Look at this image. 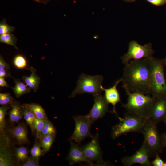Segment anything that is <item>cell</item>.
Returning a JSON list of instances; mask_svg holds the SVG:
<instances>
[{
    "label": "cell",
    "mask_w": 166,
    "mask_h": 166,
    "mask_svg": "<svg viewBox=\"0 0 166 166\" xmlns=\"http://www.w3.org/2000/svg\"><path fill=\"white\" fill-rule=\"evenodd\" d=\"M151 76L148 58L132 60L124 69L122 87L125 91L150 94Z\"/></svg>",
    "instance_id": "cell-1"
},
{
    "label": "cell",
    "mask_w": 166,
    "mask_h": 166,
    "mask_svg": "<svg viewBox=\"0 0 166 166\" xmlns=\"http://www.w3.org/2000/svg\"><path fill=\"white\" fill-rule=\"evenodd\" d=\"M128 96L127 102L123 106L127 112L148 117L155 98L148 94L125 91Z\"/></svg>",
    "instance_id": "cell-2"
},
{
    "label": "cell",
    "mask_w": 166,
    "mask_h": 166,
    "mask_svg": "<svg viewBox=\"0 0 166 166\" xmlns=\"http://www.w3.org/2000/svg\"><path fill=\"white\" fill-rule=\"evenodd\" d=\"M151 76L150 93L154 98L166 96V82L164 75V59L153 57L148 58Z\"/></svg>",
    "instance_id": "cell-3"
},
{
    "label": "cell",
    "mask_w": 166,
    "mask_h": 166,
    "mask_svg": "<svg viewBox=\"0 0 166 166\" xmlns=\"http://www.w3.org/2000/svg\"><path fill=\"white\" fill-rule=\"evenodd\" d=\"M120 122L112 127L111 136L115 139L122 134L129 132L142 133L146 119L148 117H142L128 112L123 118L117 117Z\"/></svg>",
    "instance_id": "cell-4"
},
{
    "label": "cell",
    "mask_w": 166,
    "mask_h": 166,
    "mask_svg": "<svg viewBox=\"0 0 166 166\" xmlns=\"http://www.w3.org/2000/svg\"><path fill=\"white\" fill-rule=\"evenodd\" d=\"M157 124L150 118H147L142 132L144 136L143 142L147 148L150 157H155L161 152L164 147Z\"/></svg>",
    "instance_id": "cell-5"
},
{
    "label": "cell",
    "mask_w": 166,
    "mask_h": 166,
    "mask_svg": "<svg viewBox=\"0 0 166 166\" xmlns=\"http://www.w3.org/2000/svg\"><path fill=\"white\" fill-rule=\"evenodd\" d=\"M103 77L101 75L91 76L81 74L78 77L76 86L69 98L74 97L77 94L89 93L93 96L101 94L103 91L102 85Z\"/></svg>",
    "instance_id": "cell-6"
},
{
    "label": "cell",
    "mask_w": 166,
    "mask_h": 166,
    "mask_svg": "<svg viewBox=\"0 0 166 166\" xmlns=\"http://www.w3.org/2000/svg\"><path fill=\"white\" fill-rule=\"evenodd\" d=\"M154 53L151 43L142 45L133 41L129 43L127 53L121 58L123 63L126 65L132 60H140L152 57Z\"/></svg>",
    "instance_id": "cell-7"
},
{
    "label": "cell",
    "mask_w": 166,
    "mask_h": 166,
    "mask_svg": "<svg viewBox=\"0 0 166 166\" xmlns=\"http://www.w3.org/2000/svg\"><path fill=\"white\" fill-rule=\"evenodd\" d=\"M73 119L75 122V128L69 140H74L79 144L87 137L93 138L90 130L93 123L87 115L75 116L73 117Z\"/></svg>",
    "instance_id": "cell-8"
},
{
    "label": "cell",
    "mask_w": 166,
    "mask_h": 166,
    "mask_svg": "<svg viewBox=\"0 0 166 166\" xmlns=\"http://www.w3.org/2000/svg\"><path fill=\"white\" fill-rule=\"evenodd\" d=\"M92 138L90 142L81 147L84 155L91 162H96L97 165L108 164L103 160L98 142V133H97Z\"/></svg>",
    "instance_id": "cell-9"
},
{
    "label": "cell",
    "mask_w": 166,
    "mask_h": 166,
    "mask_svg": "<svg viewBox=\"0 0 166 166\" xmlns=\"http://www.w3.org/2000/svg\"><path fill=\"white\" fill-rule=\"evenodd\" d=\"M149 157L147 148L143 142L141 147L134 154L123 158L121 161L125 166H130L136 163L140 164L143 166H150L152 164L149 160Z\"/></svg>",
    "instance_id": "cell-10"
},
{
    "label": "cell",
    "mask_w": 166,
    "mask_h": 166,
    "mask_svg": "<svg viewBox=\"0 0 166 166\" xmlns=\"http://www.w3.org/2000/svg\"><path fill=\"white\" fill-rule=\"evenodd\" d=\"M94 103L90 112L87 114L93 123L101 118L108 111L109 103L104 96L101 94L93 96Z\"/></svg>",
    "instance_id": "cell-11"
},
{
    "label": "cell",
    "mask_w": 166,
    "mask_h": 166,
    "mask_svg": "<svg viewBox=\"0 0 166 166\" xmlns=\"http://www.w3.org/2000/svg\"><path fill=\"white\" fill-rule=\"evenodd\" d=\"M155 98L148 117L157 124L166 115V96Z\"/></svg>",
    "instance_id": "cell-12"
},
{
    "label": "cell",
    "mask_w": 166,
    "mask_h": 166,
    "mask_svg": "<svg viewBox=\"0 0 166 166\" xmlns=\"http://www.w3.org/2000/svg\"><path fill=\"white\" fill-rule=\"evenodd\" d=\"M4 133H1L0 166H11L14 165V163L9 147L10 141Z\"/></svg>",
    "instance_id": "cell-13"
},
{
    "label": "cell",
    "mask_w": 166,
    "mask_h": 166,
    "mask_svg": "<svg viewBox=\"0 0 166 166\" xmlns=\"http://www.w3.org/2000/svg\"><path fill=\"white\" fill-rule=\"evenodd\" d=\"M67 159L71 165L83 162H85L90 166L95 165L86 158L78 144L72 142H71L70 148Z\"/></svg>",
    "instance_id": "cell-14"
},
{
    "label": "cell",
    "mask_w": 166,
    "mask_h": 166,
    "mask_svg": "<svg viewBox=\"0 0 166 166\" xmlns=\"http://www.w3.org/2000/svg\"><path fill=\"white\" fill-rule=\"evenodd\" d=\"M121 78L119 79L116 81L113 86L109 88L105 89L103 87V91L105 92L104 97L105 99L109 104H111L113 105V112L117 117L118 116L116 111L115 106L117 103L120 101V99L117 87L119 83L121 81Z\"/></svg>",
    "instance_id": "cell-15"
},
{
    "label": "cell",
    "mask_w": 166,
    "mask_h": 166,
    "mask_svg": "<svg viewBox=\"0 0 166 166\" xmlns=\"http://www.w3.org/2000/svg\"><path fill=\"white\" fill-rule=\"evenodd\" d=\"M9 132L18 144L23 145L28 142L27 130L23 124H19L10 129Z\"/></svg>",
    "instance_id": "cell-16"
},
{
    "label": "cell",
    "mask_w": 166,
    "mask_h": 166,
    "mask_svg": "<svg viewBox=\"0 0 166 166\" xmlns=\"http://www.w3.org/2000/svg\"><path fill=\"white\" fill-rule=\"evenodd\" d=\"M30 69L31 72L30 75L23 76L22 80L28 87L36 92L39 88L40 78L37 74L36 70L34 68L31 67Z\"/></svg>",
    "instance_id": "cell-17"
},
{
    "label": "cell",
    "mask_w": 166,
    "mask_h": 166,
    "mask_svg": "<svg viewBox=\"0 0 166 166\" xmlns=\"http://www.w3.org/2000/svg\"><path fill=\"white\" fill-rule=\"evenodd\" d=\"M10 106L11 109L9 113L10 120L12 123H17L22 118L23 115L22 105L15 101Z\"/></svg>",
    "instance_id": "cell-18"
},
{
    "label": "cell",
    "mask_w": 166,
    "mask_h": 166,
    "mask_svg": "<svg viewBox=\"0 0 166 166\" xmlns=\"http://www.w3.org/2000/svg\"><path fill=\"white\" fill-rule=\"evenodd\" d=\"M11 77L13 79L15 83L14 87L12 89L14 94L17 97H19L31 91V89L19 79H16L12 77Z\"/></svg>",
    "instance_id": "cell-19"
},
{
    "label": "cell",
    "mask_w": 166,
    "mask_h": 166,
    "mask_svg": "<svg viewBox=\"0 0 166 166\" xmlns=\"http://www.w3.org/2000/svg\"><path fill=\"white\" fill-rule=\"evenodd\" d=\"M24 105L32 111L37 118L42 119H47L44 109L39 104L31 103L25 104Z\"/></svg>",
    "instance_id": "cell-20"
},
{
    "label": "cell",
    "mask_w": 166,
    "mask_h": 166,
    "mask_svg": "<svg viewBox=\"0 0 166 166\" xmlns=\"http://www.w3.org/2000/svg\"><path fill=\"white\" fill-rule=\"evenodd\" d=\"M55 136L48 135L42 136L39 138L40 144L43 148V152L48 151L54 140Z\"/></svg>",
    "instance_id": "cell-21"
},
{
    "label": "cell",
    "mask_w": 166,
    "mask_h": 166,
    "mask_svg": "<svg viewBox=\"0 0 166 166\" xmlns=\"http://www.w3.org/2000/svg\"><path fill=\"white\" fill-rule=\"evenodd\" d=\"M17 39L15 35L11 33L0 34V42L11 45L17 50L16 46Z\"/></svg>",
    "instance_id": "cell-22"
},
{
    "label": "cell",
    "mask_w": 166,
    "mask_h": 166,
    "mask_svg": "<svg viewBox=\"0 0 166 166\" xmlns=\"http://www.w3.org/2000/svg\"><path fill=\"white\" fill-rule=\"evenodd\" d=\"M27 149L24 146H21L15 148L14 155L17 162H25L28 158Z\"/></svg>",
    "instance_id": "cell-23"
},
{
    "label": "cell",
    "mask_w": 166,
    "mask_h": 166,
    "mask_svg": "<svg viewBox=\"0 0 166 166\" xmlns=\"http://www.w3.org/2000/svg\"><path fill=\"white\" fill-rule=\"evenodd\" d=\"M56 133V130L54 126L48 119H46L41 132L40 138L42 136L48 135L55 136Z\"/></svg>",
    "instance_id": "cell-24"
},
{
    "label": "cell",
    "mask_w": 166,
    "mask_h": 166,
    "mask_svg": "<svg viewBox=\"0 0 166 166\" xmlns=\"http://www.w3.org/2000/svg\"><path fill=\"white\" fill-rule=\"evenodd\" d=\"M13 63L14 66L18 69H25L28 67L26 58L21 54L17 55L14 57Z\"/></svg>",
    "instance_id": "cell-25"
},
{
    "label": "cell",
    "mask_w": 166,
    "mask_h": 166,
    "mask_svg": "<svg viewBox=\"0 0 166 166\" xmlns=\"http://www.w3.org/2000/svg\"><path fill=\"white\" fill-rule=\"evenodd\" d=\"M10 107L8 105H2L0 107V133L4 132V129L6 127L5 116L6 114L7 111Z\"/></svg>",
    "instance_id": "cell-26"
},
{
    "label": "cell",
    "mask_w": 166,
    "mask_h": 166,
    "mask_svg": "<svg viewBox=\"0 0 166 166\" xmlns=\"http://www.w3.org/2000/svg\"><path fill=\"white\" fill-rule=\"evenodd\" d=\"M16 101L8 93H0V104L2 105H11Z\"/></svg>",
    "instance_id": "cell-27"
},
{
    "label": "cell",
    "mask_w": 166,
    "mask_h": 166,
    "mask_svg": "<svg viewBox=\"0 0 166 166\" xmlns=\"http://www.w3.org/2000/svg\"><path fill=\"white\" fill-rule=\"evenodd\" d=\"M46 119H39L36 117L34 121L36 135L37 138L39 139L41 132Z\"/></svg>",
    "instance_id": "cell-28"
},
{
    "label": "cell",
    "mask_w": 166,
    "mask_h": 166,
    "mask_svg": "<svg viewBox=\"0 0 166 166\" xmlns=\"http://www.w3.org/2000/svg\"><path fill=\"white\" fill-rule=\"evenodd\" d=\"M15 27L10 26L6 22V19H3L0 22V34L11 33L14 32Z\"/></svg>",
    "instance_id": "cell-29"
},
{
    "label": "cell",
    "mask_w": 166,
    "mask_h": 166,
    "mask_svg": "<svg viewBox=\"0 0 166 166\" xmlns=\"http://www.w3.org/2000/svg\"><path fill=\"white\" fill-rule=\"evenodd\" d=\"M40 143H35L30 150L31 156L34 157L39 159L40 156L43 153Z\"/></svg>",
    "instance_id": "cell-30"
},
{
    "label": "cell",
    "mask_w": 166,
    "mask_h": 166,
    "mask_svg": "<svg viewBox=\"0 0 166 166\" xmlns=\"http://www.w3.org/2000/svg\"><path fill=\"white\" fill-rule=\"evenodd\" d=\"M39 159L34 157L31 156L28 157L27 160L22 164L21 166H39Z\"/></svg>",
    "instance_id": "cell-31"
},
{
    "label": "cell",
    "mask_w": 166,
    "mask_h": 166,
    "mask_svg": "<svg viewBox=\"0 0 166 166\" xmlns=\"http://www.w3.org/2000/svg\"><path fill=\"white\" fill-rule=\"evenodd\" d=\"M22 111L24 118L31 129L32 133L34 134L35 132L34 121L27 115L25 112Z\"/></svg>",
    "instance_id": "cell-32"
},
{
    "label": "cell",
    "mask_w": 166,
    "mask_h": 166,
    "mask_svg": "<svg viewBox=\"0 0 166 166\" xmlns=\"http://www.w3.org/2000/svg\"><path fill=\"white\" fill-rule=\"evenodd\" d=\"M157 154L155 159L152 162L151 164L153 166H163L164 162L159 156Z\"/></svg>",
    "instance_id": "cell-33"
},
{
    "label": "cell",
    "mask_w": 166,
    "mask_h": 166,
    "mask_svg": "<svg viewBox=\"0 0 166 166\" xmlns=\"http://www.w3.org/2000/svg\"><path fill=\"white\" fill-rule=\"evenodd\" d=\"M9 69H0V77L5 78L8 77H11V73Z\"/></svg>",
    "instance_id": "cell-34"
},
{
    "label": "cell",
    "mask_w": 166,
    "mask_h": 166,
    "mask_svg": "<svg viewBox=\"0 0 166 166\" xmlns=\"http://www.w3.org/2000/svg\"><path fill=\"white\" fill-rule=\"evenodd\" d=\"M10 68V66L9 65L5 62L2 56L0 55V69H9Z\"/></svg>",
    "instance_id": "cell-35"
},
{
    "label": "cell",
    "mask_w": 166,
    "mask_h": 166,
    "mask_svg": "<svg viewBox=\"0 0 166 166\" xmlns=\"http://www.w3.org/2000/svg\"><path fill=\"white\" fill-rule=\"evenodd\" d=\"M156 6L163 5L166 3V0H146Z\"/></svg>",
    "instance_id": "cell-36"
},
{
    "label": "cell",
    "mask_w": 166,
    "mask_h": 166,
    "mask_svg": "<svg viewBox=\"0 0 166 166\" xmlns=\"http://www.w3.org/2000/svg\"><path fill=\"white\" fill-rule=\"evenodd\" d=\"M0 86L2 87H9L5 79L0 77Z\"/></svg>",
    "instance_id": "cell-37"
},
{
    "label": "cell",
    "mask_w": 166,
    "mask_h": 166,
    "mask_svg": "<svg viewBox=\"0 0 166 166\" xmlns=\"http://www.w3.org/2000/svg\"><path fill=\"white\" fill-rule=\"evenodd\" d=\"M38 3H42L44 4H46L48 3L52 0H32Z\"/></svg>",
    "instance_id": "cell-38"
},
{
    "label": "cell",
    "mask_w": 166,
    "mask_h": 166,
    "mask_svg": "<svg viewBox=\"0 0 166 166\" xmlns=\"http://www.w3.org/2000/svg\"><path fill=\"white\" fill-rule=\"evenodd\" d=\"M164 147H166V133H164L161 136Z\"/></svg>",
    "instance_id": "cell-39"
},
{
    "label": "cell",
    "mask_w": 166,
    "mask_h": 166,
    "mask_svg": "<svg viewBox=\"0 0 166 166\" xmlns=\"http://www.w3.org/2000/svg\"><path fill=\"white\" fill-rule=\"evenodd\" d=\"M123 0L127 2H132L135 1L137 0Z\"/></svg>",
    "instance_id": "cell-40"
},
{
    "label": "cell",
    "mask_w": 166,
    "mask_h": 166,
    "mask_svg": "<svg viewBox=\"0 0 166 166\" xmlns=\"http://www.w3.org/2000/svg\"><path fill=\"white\" fill-rule=\"evenodd\" d=\"M163 121L166 124V115L164 118Z\"/></svg>",
    "instance_id": "cell-41"
},
{
    "label": "cell",
    "mask_w": 166,
    "mask_h": 166,
    "mask_svg": "<svg viewBox=\"0 0 166 166\" xmlns=\"http://www.w3.org/2000/svg\"><path fill=\"white\" fill-rule=\"evenodd\" d=\"M164 65H166V57L165 59H164Z\"/></svg>",
    "instance_id": "cell-42"
},
{
    "label": "cell",
    "mask_w": 166,
    "mask_h": 166,
    "mask_svg": "<svg viewBox=\"0 0 166 166\" xmlns=\"http://www.w3.org/2000/svg\"><path fill=\"white\" fill-rule=\"evenodd\" d=\"M163 166H166V161L164 162Z\"/></svg>",
    "instance_id": "cell-43"
}]
</instances>
